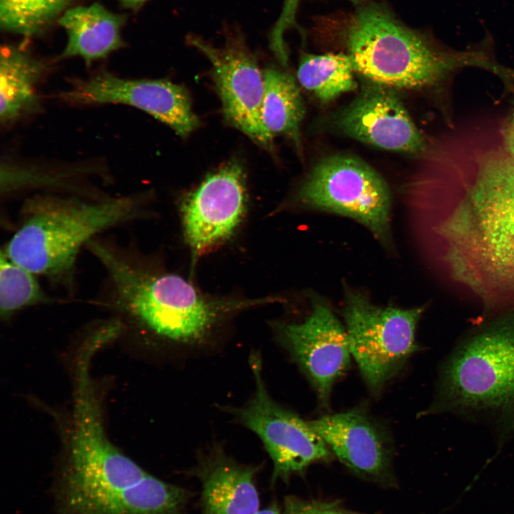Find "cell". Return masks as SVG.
<instances>
[{"instance_id": "cell-1", "label": "cell", "mask_w": 514, "mask_h": 514, "mask_svg": "<svg viewBox=\"0 0 514 514\" xmlns=\"http://www.w3.org/2000/svg\"><path fill=\"white\" fill-rule=\"evenodd\" d=\"M438 193L432 231L448 277L487 308H514V156L484 153Z\"/></svg>"}, {"instance_id": "cell-2", "label": "cell", "mask_w": 514, "mask_h": 514, "mask_svg": "<svg viewBox=\"0 0 514 514\" xmlns=\"http://www.w3.org/2000/svg\"><path fill=\"white\" fill-rule=\"evenodd\" d=\"M344 37L355 71L388 88L432 86L466 66H480L498 74L505 70L480 52L440 49L376 2L356 9L346 24Z\"/></svg>"}, {"instance_id": "cell-3", "label": "cell", "mask_w": 514, "mask_h": 514, "mask_svg": "<svg viewBox=\"0 0 514 514\" xmlns=\"http://www.w3.org/2000/svg\"><path fill=\"white\" fill-rule=\"evenodd\" d=\"M137 200L34 196L24 204L21 223L3 251L35 275L68 284L80 248L97 233L136 217Z\"/></svg>"}, {"instance_id": "cell-4", "label": "cell", "mask_w": 514, "mask_h": 514, "mask_svg": "<svg viewBox=\"0 0 514 514\" xmlns=\"http://www.w3.org/2000/svg\"><path fill=\"white\" fill-rule=\"evenodd\" d=\"M487 418L503 438L514 430V308L470 333L440 368L427 413Z\"/></svg>"}, {"instance_id": "cell-5", "label": "cell", "mask_w": 514, "mask_h": 514, "mask_svg": "<svg viewBox=\"0 0 514 514\" xmlns=\"http://www.w3.org/2000/svg\"><path fill=\"white\" fill-rule=\"evenodd\" d=\"M88 246L107 271L117 303L156 334L171 340H198L221 314L258 302L211 300L178 276L141 270L94 240Z\"/></svg>"}, {"instance_id": "cell-6", "label": "cell", "mask_w": 514, "mask_h": 514, "mask_svg": "<svg viewBox=\"0 0 514 514\" xmlns=\"http://www.w3.org/2000/svg\"><path fill=\"white\" fill-rule=\"evenodd\" d=\"M423 311L381 308L361 293H348L343 316L351 353L374 393L397 375L417 350L415 333Z\"/></svg>"}, {"instance_id": "cell-7", "label": "cell", "mask_w": 514, "mask_h": 514, "mask_svg": "<svg viewBox=\"0 0 514 514\" xmlns=\"http://www.w3.org/2000/svg\"><path fill=\"white\" fill-rule=\"evenodd\" d=\"M297 200L309 208L357 221L383 243L390 240L388 186L378 172L358 158L334 155L320 161L301 186Z\"/></svg>"}, {"instance_id": "cell-8", "label": "cell", "mask_w": 514, "mask_h": 514, "mask_svg": "<svg viewBox=\"0 0 514 514\" xmlns=\"http://www.w3.org/2000/svg\"><path fill=\"white\" fill-rule=\"evenodd\" d=\"M249 361L255 391L246 405L235 409L234 413L242 425L261 440L273 462V481L287 480L313 463L329 459V447L310 423L270 396L262 378L259 356L252 353Z\"/></svg>"}, {"instance_id": "cell-9", "label": "cell", "mask_w": 514, "mask_h": 514, "mask_svg": "<svg viewBox=\"0 0 514 514\" xmlns=\"http://www.w3.org/2000/svg\"><path fill=\"white\" fill-rule=\"evenodd\" d=\"M225 43L215 47L200 36L186 41L211 64L212 74L226 121L261 146L269 148L273 137L261 119L264 90L263 72L238 29L227 30Z\"/></svg>"}, {"instance_id": "cell-10", "label": "cell", "mask_w": 514, "mask_h": 514, "mask_svg": "<svg viewBox=\"0 0 514 514\" xmlns=\"http://www.w3.org/2000/svg\"><path fill=\"white\" fill-rule=\"evenodd\" d=\"M60 98L78 104H124L140 109L186 136L199 126L184 87L162 79H128L102 71L74 81Z\"/></svg>"}, {"instance_id": "cell-11", "label": "cell", "mask_w": 514, "mask_h": 514, "mask_svg": "<svg viewBox=\"0 0 514 514\" xmlns=\"http://www.w3.org/2000/svg\"><path fill=\"white\" fill-rule=\"evenodd\" d=\"M245 172L232 161L210 173L183 200L186 240L196 258L228 238L246 207Z\"/></svg>"}, {"instance_id": "cell-12", "label": "cell", "mask_w": 514, "mask_h": 514, "mask_svg": "<svg viewBox=\"0 0 514 514\" xmlns=\"http://www.w3.org/2000/svg\"><path fill=\"white\" fill-rule=\"evenodd\" d=\"M277 333L326 406L333 384L350 366L345 327L327 305L318 303L303 322L278 325Z\"/></svg>"}, {"instance_id": "cell-13", "label": "cell", "mask_w": 514, "mask_h": 514, "mask_svg": "<svg viewBox=\"0 0 514 514\" xmlns=\"http://www.w3.org/2000/svg\"><path fill=\"white\" fill-rule=\"evenodd\" d=\"M365 87L337 117L338 127L359 141L388 151L418 153L424 138L403 104L388 87Z\"/></svg>"}, {"instance_id": "cell-14", "label": "cell", "mask_w": 514, "mask_h": 514, "mask_svg": "<svg viewBox=\"0 0 514 514\" xmlns=\"http://www.w3.org/2000/svg\"><path fill=\"white\" fill-rule=\"evenodd\" d=\"M338 460L353 472L382 478L390 468L387 430L360 407L309 422Z\"/></svg>"}, {"instance_id": "cell-15", "label": "cell", "mask_w": 514, "mask_h": 514, "mask_svg": "<svg viewBox=\"0 0 514 514\" xmlns=\"http://www.w3.org/2000/svg\"><path fill=\"white\" fill-rule=\"evenodd\" d=\"M256 470L217 447L202 458L195 472L201 486V514H256L259 510Z\"/></svg>"}, {"instance_id": "cell-16", "label": "cell", "mask_w": 514, "mask_h": 514, "mask_svg": "<svg viewBox=\"0 0 514 514\" xmlns=\"http://www.w3.org/2000/svg\"><path fill=\"white\" fill-rule=\"evenodd\" d=\"M126 19L97 1L69 8L57 20L67 36L60 57H80L87 64L106 57L124 46L121 30Z\"/></svg>"}, {"instance_id": "cell-17", "label": "cell", "mask_w": 514, "mask_h": 514, "mask_svg": "<svg viewBox=\"0 0 514 514\" xmlns=\"http://www.w3.org/2000/svg\"><path fill=\"white\" fill-rule=\"evenodd\" d=\"M46 66L22 46H3L0 57V120L11 123L39 107L36 85Z\"/></svg>"}, {"instance_id": "cell-18", "label": "cell", "mask_w": 514, "mask_h": 514, "mask_svg": "<svg viewBox=\"0 0 514 514\" xmlns=\"http://www.w3.org/2000/svg\"><path fill=\"white\" fill-rule=\"evenodd\" d=\"M263 78L264 90L261 108L263 126L273 138L284 135L298 143L304 106L294 79L275 68L264 70Z\"/></svg>"}, {"instance_id": "cell-19", "label": "cell", "mask_w": 514, "mask_h": 514, "mask_svg": "<svg viewBox=\"0 0 514 514\" xmlns=\"http://www.w3.org/2000/svg\"><path fill=\"white\" fill-rule=\"evenodd\" d=\"M354 68L348 54H304L297 77L301 86L323 101L357 89Z\"/></svg>"}, {"instance_id": "cell-20", "label": "cell", "mask_w": 514, "mask_h": 514, "mask_svg": "<svg viewBox=\"0 0 514 514\" xmlns=\"http://www.w3.org/2000/svg\"><path fill=\"white\" fill-rule=\"evenodd\" d=\"M47 300L35 274L11 261L1 251L0 256V313L8 318L27 306Z\"/></svg>"}, {"instance_id": "cell-21", "label": "cell", "mask_w": 514, "mask_h": 514, "mask_svg": "<svg viewBox=\"0 0 514 514\" xmlns=\"http://www.w3.org/2000/svg\"><path fill=\"white\" fill-rule=\"evenodd\" d=\"M301 0H284L279 17L276 21L270 33V47L276 56L283 62L287 59V51L283 35L289 29H296L302 32L296 21V14ZM358 4L363 0H350Z\"/></svg>"}, {"instance_id": "cell-22", "label": "cell", "mask_w": 514, "mask_h": 514, "mask_svg": "<svg viewBox=\"0 0 514 514\" xmlns=\"http://www.w3.org/2000/svg\"><path fill=\"white\" fill-rule=\"evenodd\" d=\"M301 514H346L336 503H305L300 500Z\"/></svg>"}, {"instance_id": "cell-23", "label": "cell", "mask_w": 514, "mask_h": 514, "mask_svg": "<svg viewBox=\"0 0 514 514\" xmlns=\"http://www.w3.org/2000/svg\"><path fill=\"white\" fill-rule=\"evenodd\" d=\"M503 148L514 156V116L503 127L502 131Z\"/></svg>"}, {"instance_id": "cell-24", "label": "cell", "mask_w": 514, "mask_h": 514, "mask_svg": "<svg viewBox=\"0 0 514 514\" xmlns=\"http://www.w3.org/2000/svg\"><path fill=\"white\" fill-rule=\"evenodd\" d=\"M282 514H301L300 500L293 498H287Z\"/></svg>"}, {"instance_id": "cell-25", "label": "cell", "mask_w": 514, "mask_h": 514, "mask_svg": "<svg viewBox=\"0 0 514 514\" xmlns=\"http://www.w3.org/2000/svg\"><path fill=\"white\" fill-rule=\"evenodd\" d=\"M123 8L133 11H138L148 0H117Z\"/></svg>"}, {"instance_id": "cell-26", "label": "cell", "mask_w": 514, "mask_h": 514, "mask_svg": "<svg viewBox=\"0 0 514 514\" xmlns=\"http://www.w3.org/2000/svg\"><path fill=\"white\" fill-rule=\"evenodd\" d=\"M256 514H280V511L277 504L273 503L265 509L259 510Z\"/></svg>"}]
</instances>
